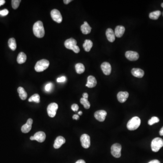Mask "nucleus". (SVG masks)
<instances>
[{"label": "nucleus", "mask_w": 163, "mask_h": 163, "mask_svg": "<svg viewBox=\"0 0 163 163\" xmlns=\"http://www.w3.org/2000/svg\"><path fill=\"white\" fill-rule=\"evenodd\" d=\"M33 33L35 36L39 38L44 36L45 31L42 21H38L35 22L33 25Z\"/></svg>", "instance_id": "nucleus-1"}, {"label": "nucleus", "mask_w": 163, "mask_h": 163, "mask_svg": "<svg viewBox=\"0 0 163 163\" xmlns=\"http://www.w3.org/2000/svg\"><path fill=\"white\" fill-rule=\"evenodd\" d=\"M77 41L73 38L68 39L64 42V45L67 49L72 50L75 53H78L80 52L79 47L77 45Z\"/></svg>", "instance_id": "nucleus-2"}, {"label": "nucleus", "mask_w": 163, "mask_h": 163, "mask_svg": "<svg viewBox=\"0 0 163 163\" xmlns=\"http://www.w3.org/2000/svg\"><path fill=\"white\" fill-rule=\"evenodd\" d=\"M140 123L141 121L140 118L137 117H135L128 121L127 127L129 130H136L140 127Z\"/></svg>", "instance_id": "nucleus-3"}, {"label": "nucleus", "mask_w": 163, "mask_h": 163, "mask_svg": "<svg viewBox=\"0 0 163 163\" xmlns=\"http://www.w3.org/2000/svg\"><path fill=\"white\" fill-rule=\"evenodd\" d=\"M49 65L50 62L49 61L43 59L37 62L34 67V69L36 72H43L49 67Z\"/></svg>", "instance_id": "nucleus-4"}, {"label": "nucleus", "mask_w": 163, "mask_h": 163, "mask_svg": "<svg viewBox=\"0 0 163 163\" xmlns=\"http://www.w3.org/2000/svg\"><path fill=\"white\" fill-rule=\"evenodd\" d=\"M163 146V140L159 137L154 138L152 140L151 147L152 151L157 152Z\"/></svg>", "instance_id": "nucleus-5"}, {"label": "nucleus", "mask_w": 163, "mask_h": 163, "mask_svg": "<svg viewBox=\"0 0 163 163\" xmlns=\"http://www.w3.org/2000/svg\"><path fill=\"white\" fill-rule=\"evenodd\" d=\"M121 146L118 143L114 144L111 146V154L114 157L118 158L121 156Z\"/></svg>", "instance_id": "nucleus-6"}, {"label": "nucleus", "mask_w": 163, "mask_h": 163, "mask_svg": "<svg viewBox=\"0 0 163 163\" xmlns=\"http://www.w3.org/2000/svg\"><path fill=\"white\" fill-rule=\"evenodd\" d=\"M58 105L56 103H53L50 104L48 106L47 113L49 117L53 118L56 114L57 111L58 109Z\"/></svg>", "instance_id": "nucleus-7"}, {"label": "nucleus", "mask_w": 163, "mask_h": 163, "mask_svg": "<svg viewBox=\"0 0 163 163\" xmlns=\"http://www.w3.org/2000/svg\"><path fill=\"white\" fill-rule=\"evenodd\" d=\"M46 138V135L43 131H39L35 133L34 136L30 137L31 140H36L40 143H42L45 140Z\"/></svg>", "instance_id": "nucleus-8"}, {"label": "nucleus", "mask_w": 163, "mask_h": 163, "mask_svg": "<svg viewBox=\"0 0 163 163\" xmlns=\"http://www.w3.org/2000/svg\"><path fill=\"white\" fill-rule=\"evenodd\" d=\"M82 146L85 149H87L90 146V137L88 135L84 134L82 135L80 138Z\"/></svg>", "instance_id": "nucleus-9"}, {"label": "nucleus", "mask_w": 163, "mask_h": 163, "mask_svg": "<svg viewBox=\"0 0 163 163\" xmlns=\"http://www.w3.org/2000/svg\"><path fill=\"white\" fill-rule=\"evenodd\" d=\"M51 16L53 20L58 23H60L62 21V15L60 12L57 9H53L51 11Z\"/></svg>", "instance_id": "nucleus-10"}, {"label": "nucleus", "mask_w": 163, "mask_h": 163, "mask_svg": "<svg viewBox=\"0 0 163 163\" xmlns=\"http://www.w3.org/2000/svg\"><path fill=\"white\" fill-rule=\"evenodd\" d=\"M33 121L31 118L28 119L27 123L21 127V130L24 133H27L30 132L32 128Z\"/></svg>", "instance_id": "nucleus-11"}, {"label": "nucleus", "mask_w": 163, "mask_h": 163, "mask_svg": "<svg viewBox=\"0 0 163 163\" xmlns=\"http://www.w3.org/2000/svg\"><path fill=\"white\" fill-rule=\"evenodd\" d=\"M107 113L104 110H99L96 111L94 113V117L98 121H103L105 120Z\"/></svg>", "instance_id": "nucleus-12"}, {"label": "nucleus", "mask_w": 163, "mask_h": 163, "mask_svg": "<svg viewBox=\"0 0 163 163\" xmlns=\"http://www.w3.org/2000/svg\"><path fill=\"white\" fill-rule=\"evenodd\" d=\"M126 58L128 60L130 61H136L138 60L139 58V55L138 53L132 51H128L126 52Z\"/></svg>", "instance_id": "nucleus-13"}, {"label": "nucleus", "mask_w": 163, "mask_h": 163, "mask_svg": "<svg viewBox=\"0 0 163 163\" xmlns=\"http://www.w3.org/2000/svg\"><path fill=\"white\" fill-rule=\"evenodd\" d=\"M101 70H103V73L106 75H109L110 74L111 71V65L107 62H104L101 66Z\"/></svg>", "instance_id": "nucleus-14"}, {"label": "nucleus", "mask_w": 163, "mask_h": 163, "mask_svg": "<svg viewBox=\"0 0 163 163\" xmlns=\"http://www.w3.org/2000/svg\"><path fill=\"white\" fill-rule=\"evenodd\" d=\"M66 142L65 138L62 136H59L57 137L54 141V147L56 149H59L63 144Z\"/></svg>", "instance_id": "nucleus-15"}, {"label": "nucleus", "mask_w": 163, "mask_h": 163, "mask_svg": "<svg viewBox=\"0 0 163 163\" xmlns=\"http://www.w3.org/2000/svg\"><path fill=\"white\" fill-rule=\"evenodd\" d=\"M129 97V93L127 91H120L117 95V97L119 102L125 103Z\"/></svg>", "instance_id": "nucleus-16"}, {"label": "nucleus", "mask_w": 163, "mask_h": 163, "mask_svg": "<svg viewBox=\"0 0 163 163\" xmlns=\"http://www.w3.org/2000/svg\"><path fill=\"white\" fill-rule=\"evenodd\" d=\"M97 84V81L96 78L93 76H89L87 78V83L86 84V87L89 88H93L95 87Z\"/></svg>", "instance_id": "nucleus-17"}, {"label": "nucleus", "mask_w": 163, "mask_h": 163, "mask_svg": "<svg viewBox=\"0 0 163 163\" xmlns=\"http://www.w3.org/2000/svg\"><path fill=\"white\" fill-rule=\"evenodd\" d=\"M107 39L109 42H113L115 40L116 35L115 34L114 31L111 28L107 29L106 32Z\"/></svg>", "instance_id": "nucleus-18"}, {"label": "nucleus", "mask_w": 163, "mask_h": 163, "mask_svg": "<svg viewBox=\"0 0 163 163\" xmlns=\"http://www.w3.org/2000/svg\"><path fill=\"white\" fill-rule=\"evenodd\" d=\"M131 74L134 77L141 78L144 75V71L139 68H134L131 70Z\"/></svg>", "instance_id": "nucleus-19"}, {"label": "nucleus", "mask_w": 163, "mask_h": 163, "mask_svg": "<svg viewBox=\"0 0 163 163\" xmlns=\"http://www.w3.org/2000/svg\"><path fill=\"white\" fill-rule=\"evenodd\" d=\"M91 28L87 21L84 22L83 24L82 25L81 27V30L82 32L84 34H89L91 31Z\"/></svg>", "instance_id": "nucleus-20"}, {"label": "nucleus", "mask_w": 163, "mask_h": 163, "mask_svg": "<svg viewBox=\"0 0 163 163\" xmlns=\"http://www.w3.org/2000/svg\"><path fill=\"white\" fill-rule=\"evenodd\" d=\"M125 31V28L124 27L121 25H118L115 28V34L117 37L121 38L123 35Z\"/></svg>", "instance_id": "nucleus-21"}, {"label": "nucleus", "mask_w": 163, "mask_h": 163, "mask_svg": "<svg viewBox=\"0 0 163 163\" xmlns=\"http://www.w3.org/2000/svg\"><path fill=\"white\" fill-rule=\"evenodd\" d=\"M27 59V55L23 52H21L18 55L17 58V62L19 64H22L25 63Z\"/></svg>", "instance_id": "nucleus-22"}, {"label": "nucleus", "mask_w": 163, "mask_h": 163, "mask_svg": "<svg viewBox=\"0 0 163 163\" xmlns=\"http://www.w3.org/2000/svg\"><path fill=\"white\" fill-rule=\"evenodd\" d=\"M18 93H19V96L22 100H25L27 97V93L23 87H20L17 89Z\"/></svg>", "instance_id": "nucleus-23"}, {"label": "nucleus", "mask_w": 163, "mask_h": 163, "mask_svg": "<svg viewBox=\"0 0 163 163\" xmlns=\"http://www.w3.org/2000/svg\"><path fill=\"white\" fill-rule=\"evenodd\" d=\"M93 46V42L90 40H86L83 44V47L87 52H89Z\"/></svg>", "instance_id": "nucleus-24"}, {"label": "nucleus", "mask_w": 163, "mask_h": 163, "mask_svg": "<svg viewBox=\"0 0 163 163\" xmlns=\"http://www.w3.org/2000/svg\"><path fill=\"white\" fill-rule=\"evenodd\" d=\"M8 44L9 48L12 50L15 51L16 50L17 47V43L16 40L14 38H10L8 40Z\"/></svg>", "instance_id": "nucleus-25"}, {"label": "nucleus", "mask_w": 163, "mask_h": 163, "mask_svg": "<svg viewBox=\"0 0 163 163\" xmlns=\"http://www.w3.org/2000/svg\"><path fill=\"white\" fill-rule=\"evenodd\" d=\"M75 70L78 74H83L85 71V67L81 63H78L75 65Z\"/></svg>", "instance_id": "nucleus-26"}, {"label": "nucleus", "mask_w": 163, "mask_h": 163, "mask_svg": "<svg viewBox=\"0 0 163 163\" xmlns=\"http://www.w3.org/2000/svg\"><path fill=\"white\" fill-rule=\"evenodd\" d=\"M161 13V11H154V12H151L149 14V17L150 19H152V20H157L160 16Z\"/></svg>", "instance_id": "nucleus-27"}, {"label": "nucleus", "mask_w": 163, "mask_h": 163, "mask_svg": "<svg viewBox=\"0 0 163 163\" xmlns=\"http://www.w3.org/2000/svg\"><path fill=\"white\" fill-rule=\"evenodd\" d=\"M30 102H32L34 101L35 103H40V96L38 94H34V95H32L31 97L29 98L28 100Z\"/></svg>", "instance_id": "nucleus-28"}, {"label": "nucleus", "mask_w": 163, "mask_h": 163, "mask_svg": "<svg viewBox=\"0 0 163 163\" xmlns=\"http://www.w3.org/2000/svg\"><path fill=\"white\" fill-rule=\"evenodd\" d=\"M80 103L82 105H83L85 109H88L90 107V103L87 99L82 97L80 99Z\"/></svg>", "instance_id": "nucleus-29"}, {"label": "nucleus", "mask_w": 163, "mask_h": 163, "mask_svg": "<svg viewBox=\"0 0 163 163\" xmlns=\"http://www.w3.org/2000/svg\"><path fill=\"white\" fill-rule=\"evenodd\" d=\"M21 2V0H12L11 4H12V8L15 10L17 9L20 5Z\"/></svg>", "instance_id": "nucleus-30"}, {"label": "nucleus", "mask_w": 163, "mask_h": 163, "mask_svg": "<svg viewBox=\"0 0 163 163\" xmlns=\"http://www.w3.org/2000/svg\"><path fill=\"white\" fill-rule=\"evenodd\" d=\"M159 121H160V120H159V118L157 117H154L148 121V124L150 126H151L152 125L159 122Z\"/></svg>", "instance_id": "nucleus-31"}, {"label": "nucleus", "mask_w": 163, "mask_h": 163, "mask_svg": "<svg viewBox=\"0 0 163 163\" xmlns=\"http://www.w3.org/2000/svg\"><path fill=\"white\" fill-rule=\"evenodd\" d=\"M53 87V83H48L45 86V90L47 92H50L52 90Z\"/></svg>", "instance_id": "nucleus-32"}, {"label": "nucleus", "mask_w": 163, "mask_h": 163, "mask_svg": "<svg viewBox=\"0 0 163 163\" xmlns=\"http://www.w3.org/2000/svg\"><path fill=\"white\" fill-rule=\"evenodd\" d=\"M9 13V11L7 9H4L0 11V15L3 17L6 16Z\"/></svg>", "instance_id": "nucleus-33"}, {"label": "nucleus", "mask_w": 163, "mask_h": 163, "mask_svg": "<svg viewBox=\"0 0 163 163\" xmlns=\"http://www.w3.org/2000/svg\"><path fill=\"white\" fill-rule=\"evenodd\" d=\"M66 78L65 77V76H62L61 77L58 78L57 80V81L58 83H63V82L66 81Z\"/></svg>", "instance_id": "nucleus-34"}, {"label": "nucleus", "mask_w": 163, "mask_h": 163, "mask_svg": "<svg viewBox=\"0 0 163 163\" xmlns=\"http://www.w3.org/2000/svg\"><path fill=\"white\" fill-rule=\"evenodd\" d=\"M78 108H79V107L76 104H74L72 105V107H71V109L74 111H77L78 110Z\"/></svg>", "instance_id": "nucleus-35"}, {"label": "nucleus", "mask_w": 163, "mask_h": 163, "mask_svg": "<svg viewBox=\"0 0 163 163\" xmlns=\"http://www.w3.org/2000/svg\"><path fill=\"white\" fill-rule=\"evenodd\" d=\"M73 119H74V120H77L78 119L80 118V116L78 115H74L73 117Z\"/></svg>", "instance_id": "nucleus-36"}, {"label": "nucleus", "mask_w": 163, "mask_h": 163, "mask_svg": "<svg viewBox=\"0 0 163 163\" xmlns=\"http://www.w3.org/2000/svg\"><path fill=\"white\" fill-rule=\"evenodd\" d=\"M148 163H160V161L157 160H154L150 161Z\"/></svg>", "instance_id": "nucleus-37"}, {"label": "nucleus", "mask_w": 163, "mask_h": 163, "mask_svg": "<svg viewBox=\"0 0 163 163\" xmlns=\"http://www.w3.org/2000/svg\"><path fill=\"white\" fill-rule=\"evenodd\" d=\"M83 98L87 99L88 98V95L87 93H84L83 94Z\"/></svg>", "instance_id": "nucleus-38"}, {"label": "nucleus", "mask_w": 163, "mask_h": 163, "mask_svg": "<svg viewBox=\"0 0 163 163\" xmlns=\"http://www.w3.org/2000/svg\"><path fill=\"white\" fill-rule=\"evenodd\" d=\"M72 1V0H64V3L65 4H68V3H70V2Z\"/></svg>", "instance_id": "nucleus-39"}, {"label": "nucleus", "mask_w": 163, "mask_h": 163, "mask_svg": "<svg viewBox=\"0 0 163 163\" xmlns=\"http://www.w3.org/2000/svg\"><path fill=\"white\" fill-rule=\"evenodd\" d=\"M6 1L5 0H0V7L3 5L5 3Z\"/></svg>", "instance_id": "nucleus-40"}, {"label": "nucleus", "mask_w": 163, "mask_h": 163, "mask_svg": "<svg viewBox=\"0 0 163 163\" xmlns=\"http://www.w3.org/2000/svg\"><path fill=\"white\" fill-rule=\"evenodd\" d=\"M75 163H86L85 161L83 160H78Z\"/></svg>", "instance_id": "nucleus-41"}, {"label": "nucleus", "mask_w": 163, "mask_h": 163, "mask_svg": "<svg viewBox=\"0 0 163 163\" xmlns=\"http://www.w3.org/2000/svg\"><path fill=\"white\" fill-rule=\"evenodd\" d=\"M160 136H163V127H162V128H161V130L160 131Z\"/></svg>", "instance_id": "nucleus-42"}, {"label": "nucleus", "mask_w": 163, "mask_h": 163, "mask_svg": "<svg viewBox=\"0 0 163 163\" xmlns=\"http://www.w3.org/2000/svg\"><path fill=\"white\" fill-rule=\"evenodd\" d=\"M78 115H82V114H83V113H82V111H80L78 113Z\"/></svg>", "instance_id": "nucleus-43"}, {"label": "nucleus", "mask_w": 163, "mask_h": 163, "mask_svg": "<svg viewBox=\"0 0 163 163\" xmlns=\"http://www.w3.org/2000/svg\"><path fill=\"white\" fill-rule=\"evenodd\" d=\"M161 7H162L163 8V3H162V4H161Z\"/></svg>", "instance_id": "nucleus-44"}, {"label": "nucleus", "mask_w": 163, "mask_h": 163, "mask_svg": "<svg viewBox=\"0 0 163 163\" xmlns=\"http://www.w3.org/2000/svg\"></svg>", "instance_id": "nucleus-45"}]
</instances>
